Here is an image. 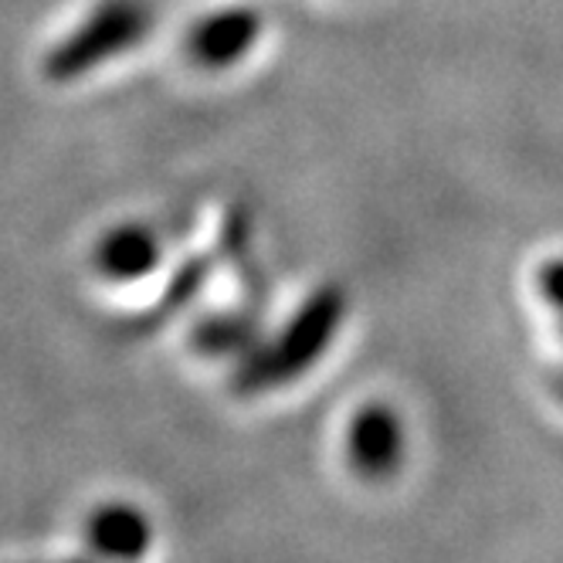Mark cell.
Returning <instances> with one entry per match:
<instances>
[{
    "instance_id": "2",
    "label": "cell",
    "mask_w": 563,
    "mask_h": 563,
    "mask_svg": "<svg viewBox=\"0 0 563 563\" xmlns=\"http://www.w3.org/2000/svg\"><path fill=\"white\" fill-rule=\"evenodd\" d=\"M343 316V296L336 289L316 292L299 316L289 323V330L278 336V343L255 360L249 371L252 387H275L282 380H292V374H302L309 364H316L319 353H327V343L333 340Z\"/></svg>"
},
{
    "instance_id": "4",
    "label": "cell",
    "mask_w": 563,
    "mask_h": 563,
    "mask_svg": "<svg viewBox=\"0 0 563 563\" xmlns=\"http://www.w3.org/2000/svg\"><path fill=\"white\" fill-rule=\"evenodd\" d=\"M346 455L360 475H390L405 455V431L390 408H364L346 428Z\"/></svg>"
},
{
    "instance_id": "1",
    "label": "cell",
    "mask_w": 563,
    "mask_h": 563,
    "mask_svg": "<svg viewBox=\"0 0 563 563\" xmlns=\"http://www.w3.org/2000/svg\"><path fill=\"white\" fill-rule=\"evenodd\" d=\"M156 18L153 0H99L58 45L45 55L48 82H75L89 71L133 52Z\"/></svg>"
},
{
    "instance_id": "3",
    "label": "cell",
    "mask_w": 563,
    "mask_h": 563,
    "mask_svg": "<svg viewBox=\"0 0 563 563\" xmlns=\"http://www.w3.org/2000/svg\"><path fill=\"white\" fill-rule=\"evenodd\" d=\"M262 27L265 21L255 8H221L205 14L187 31L184 52L197 68L221 71L249 58L262 37Z\"/></svg>"
},
{
    "instance_id": "5",
    "label": "cell",
    "mask_w": 563,
    "mask_h": 563,
    "mask_svg": "<svg viewBox=\"0 0 563 563\" xmlns=\"http://www.w3.org/2000/svg\"><path fill=\"white\" fill-rule=\"evenodd\" d=\"M159 258L156 234L146 224H119L106 231L96 245V268L112 282L143 278Z\"/></svg>"
},
{
    "instance_id": "6",
    "label": "cell",
    "mask_w": 563,
    "mask_h": 563,
    "mask_svg": "<svg viewBox=\"0 0 563 563\" xmlns=\"http://www.w3.org/2000/svg\"><path fill=\"white\" fill-rule=\"evenodd\" d=\"M89 537L96 550L106 553L109 560H136L150 547V522L136 506L115 503V506H102L92 516Z\"/></svg>"
}]
</instances>
